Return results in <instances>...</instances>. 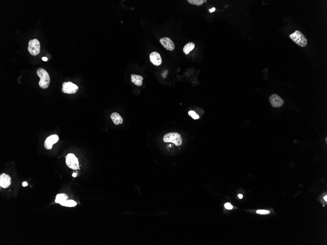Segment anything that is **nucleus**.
Segmentation results:
<instances>
[{
    "label": "nucleus",
    "mask_w": 327,
    "mask_h": 245,
    "mask_svg": "<svg viewBox=\"0 0 327 245\" xmlns=\"http://www.w3.org/2000/svg\"><path fill=\"white\" fill-rule=\"evenodd\" d=\"M36 73L40 78L38 84L40 88L43 89L48 88L50 84V77L47 71L43 68H39Z\"/></svg>",
    "instance_id": "f257e3e1"
},
{
    "label": "nucleus",
    "mask_w": 327,
    "mask_h": 245,
    "mask_svg": "<svg viewBox=\"0 0 327 245\" xmlns=\"http://www.w3.org/2000/svg\"><path fill=\"white\" fill-rule=\"evenodd\" d=\"M163 141L165 143H172L176 146H180L183 143L180 135L176 132L169 133L164 136Z\"/></svg>",
    "instance_id": "f03ea898"
},
{
    "label": "nucleus",
    "mask_w": 327,
    "mask_h": 245,
    "mask_svg": "<svg viewBox=\"0 0 327 245\" xmlns=\"http://www.w3.org/2000/svg\"><path fill=\"white\" fill-rule=\"evenodd\" d=\"M289 37L293 42L297 45H299V46L305 47L308 44V40L306 37L299 30H296L294 32L290 34Z\"/></svg>",
    "instance_id": "7ed1b4c3"
},
{
    "label": "nucleus",
    "mask_w": 327,
    "mask_h": 245,
    "mask_svg": "<svg viewBox=\"0 0 327 245\" xmlns=\"http://www.w3.org/2000/svg\"><path fill=\"white\" fill-rule=\"evenodd\" d=\"M28 49L31 55L33 56L38 55L40 52V42L37 39L30 40L28 42Z\"/></svg>",
    "instance_id": "20e7f679"
},
{
    "label": "nucleus",
    "mask_w": 327,
    "mask_h": 245,
    "mask_svg": "<svg viewBox=\"0 0 327 245\" xmlns=\"http://www.w3.org/2000/svg\"><path fill=\"white\" fill-rule=\"evenodd\" d=\"M66 163L69 168L73 170L79 169V160L75 155L72 153L67 155L66 157Z\"/></svg>",
    "instance_id": "39448f33"
},
{
    "label": "nucleus",
    "mask_w": 327,
    "mask_h": 245,
    "mask_svg": "<svg viewBox=\"0 0 327 245\" xmlns=\"http://www.w3.org/2000/svg\"><path fill=\"white\" fill-rule=\"evenodd\" d=\"M78 90V86L71 82H64L62 84V91L65 94H75L77 92Z\"/></svg>",
    "instance_id": "423d86ee"
},
{
    "label": "nucleus",
    "mask_w": 327,
    "mask_h": 245,
    "mask_svg": "<svg viewBox=\"0 0 327 245\" xmlns=\"http://www.w3.org/2000/svg\"><path fill=\"white\" fill-rule=\"evenodd\" d=\"M270 102L274 108H280L284 104V101L277 94H273L270 97Z\"/></svg>",
    "instance_id": "0eeeda50"
},
{
    "label": "nucleus",
    "mask_w": 327,
    "mask_h": 245,
    "mask_svg": "<svg viewBox=\"0 0 327 245\" xmlns=\"http://www.w3.org/2000/svg\"><path fill=\"white\" fill-rule=\"evenodd\" d=\"M160 42L164 48L168 51H173L175 49L174 44L168 37H163L160 39Z\"/></svg>",
    "instance_id": "6e6552de"
},
{
    "label": "nucleus",
    "mask_w": 327,
    "mask_h": 245,
    "mask_svg": "<svg viewBox=\"0 0 327 245\" xmlns=\"http://www.w3.org/2000/svg\"><path fill=\"white\" fill-rule=\"evenodd\" d=\"M59 140V137L57 135L54 134L48 137L45 141V148L48 150H50L52 148L53 144L56 143Z\"/></svg>",
    "instance_id": "1a4fd4ad"
},
{
    "label": "nucleus",
    "mask_w": 327,
    "mask_h": 245,
    "mask_svg": "<svg viewBox=\"0 0 327 245\" xmlns=\"http://www.w3.org/2000/svg\"><path fill=\"white\" fill-rule=\"evenodd\" d=\"M150 61L154 65L160 66L161 65L162 63L161 56L158 52H153L150 54Z\"/></svg>",
    "instance_id": "9d476101"
},
{
    "label": "nucleus",
    "mask_w": 327,
    "mask_h": 245,
    "mask_svg": "<svg viewBox=\"0 0 327 245\" xmlns=\"http://www.w3.org/2000/svg\"><path fill=\"white\" fill-rule=\"evenodd\" d=\"M11 184V178L9 175L3 173L0 176V186L3 189H6Z\"/></svg>",
    "instance_id": "9b49d317"
},
{
    "label": "nucleus",
    "mask_w": 327,
    "mask_h": 245,
    "mask_svg": "<svg viewBox=\"0 0 327 245\" xmlns=\"http://www.w3.org/2000/svg\"><path fill=\"white\" fill-rule=\"evenodd\" d=\"M131 80L133 83L137 86H142L144 78L142 76L137 74H132L131 75Z\"/></svg>",
    "instance_id": "f8f14e48"
},
{
    "label": "nucleus",
    "mask_w": 327,
    "mask_h": 245,
    "mask_svg": "<svg viewBox=\"0 0 327 245\" xmlns=\"http://www.w3.org/2000/svg\"><path fill=\"white\" fill-rule=\"evenodd\" d=\"M111 119L112 120L114 124L118 125L123 124V119L121 115L117 112L113 113L110 116Z\"/></svg>",
    "instance_id": "ddd939ff"
},
{
    "label": "nucleus",
    "mask_w": 327,
    "mask_h": 245,
    "mask_svg": "<svg viewBox=\"0 0 327 245\" xmlns=\"http://www.w3.org/2000/svg\"><path fill=\"white\" fill-rule=\"evenodd\" d=\"M195 47V44L192 42H189L185 45L183 48V52L185 54H188Z\"/></svg>",
    "instance_id": "4468645a"
},
{
    "label": "nucleus",
    "mask_w": 327,
    "mask_h": 245,
    "mask_svg": "<svg viewBox=\"0 0 327 245\" xmlns=\"http://www.w3.org/2000/svg\"><path fill=\"white\" fill-rule=\"evenodd\" d=\"M68 198V196L65 194H57L56 195V199L55 200V202L56 203H60L67 200Z\"/></svg>",
    "instance_id": "2eb2a0df"
},
{
    "label": "nucleus",
    "mask_w": 327,
    "mask_h": 245,
    "mask_svg": "<svg viewBox=\"0 0 327 245\" xmlns=\"http://www.w3.org/2000/svg\"><path fill=\"white\" fill-rule=\"evenodd\" d=\"M60 205L62 206H65V207H75L76 205H77V203H76L75 201L73 200H66L64 201V202H62L60 203Z\"/></svg>",
    "instance_id": "dca6fc26"
},
{
    "label": "nucleus",
    "mask_w": 327,
    "mask_h": 245,
    "mask_svg": "<svg viewBox=\"0 0 327 245\" xmlns=\"http://www.w3.org/2000/svg\"><path fill=\"white\" fill-rule=\"evenodd\" d=\"M187 2L191 5H195L196 6H200L203 5L204 2L203 0H188Z\"/></svg>",
    "instance_id": "f3484780"
},
{
    "label": "nucleus",
    "mask_w": 327,
    "mask_h": 245,
    "mask_svg": "<svg viewBox=\"0 0 327 245\" xmlns=\"http://www.w3.org/2000/svg\"><path fill=\"white\" fill-rule=\"evenodd\" d=\"M188 114L194 119H197L199 118V116L194 111H189Z\"/></svg>",
    "instance_id": "a211bd4d"
},
{
    "label": "nucleus",
    "mask_w": 327,
    "mask_h": 245,
    "mask_svg": "<svg viewBox=\"0 0 327 245\" xmlns=\"http://www.w3.org/2000/svg\"><path fill=\"white\" fill-rule=\"evenodd\" d=\"M257 214H270V211L265 210H258L257 211Z\"/></svg>",
    "instance_id": "6ab92c4d"
},
{
    "label": "nucleus",
    "mask_w": 327,
    "mask_h": 245,
    "mask_svg": "<svg viewBox=\"0 0 327 245\" xmlns=\"http://www.w3.org/2000/svg\"><path fill=\"white\" fill-rule=\"evenodd\" d=\"M225 208L227 209V210H232L233 208V206L231 205V204L230 203H226L224 205Z\"/></svg>",
    "instance_id": "aec40b11"
},
{
    "label": "nucleus",
    "mask_w": 327,
    "mask_h": 245,
    "mask_svg": "<svg viewBox=\"0 0 327 245\" xmlns=\"http://www.w3.org/2000/svg\"><path fill=\"white\" fill-rule=\"evenodd\" d=\"M28 183H27V182H26V181H24L22 184L23 186L24 187H25L26 186H28Z\"/></svg>",
    "instance_id": "412c9836"
},
{
    "label": "nucleus",
    "mask_w": 327,
    "mask_h": 245,
    "mask_svg": "<svg viewBox=\"0 0 327 245\" xmlns=\"http://www.w3.org/2000/svg\"><path fill=\"white\" fill-rule=\"evenodd\" d=\"M42 60H43V61H45V62H46V61H47L48 60L46 57H42Z\"/></svg>",
    "instance_id": "4be33fe9"
},
{
    "label": "nucleus",
    "mask_w": 327,
    "mask_h": 245,
    "mask_svg": "<svg viewBox=\"0 0 327 245\" xmlns=\"http://www.w3.org/2000/svg\"><path fill=\"white\" fill-rule=\"evenodd\" d=\"M216 11V8H212V9H210V12H213Z\"/></svg>",
    "instance_id": "5701e85b"
},
{
    "label": "nucleus",
    "mask_w": 327,
    "mask_h": 245,
    "mask_svg": "<svg viewBox=\"0 0 327 245\" xmlns=\"http://www.w3.org/2000/svg\"><path fill=\"white\" fill-rule=\"evenodd\" d=\"M77 175V173H73V175H72L73 177H76Z\"/></svg>",
    "instance_id": "b1692460"
},
{
    "label": "nucleus",
    "mask_w": 327,
    "mask_h": 245,
    "mask_svg": "<svg viewBox=\"0 0 327 245\" xmlns=\"http://www.w3.org/2000/svg\"><path fill=\"white\" fill-rule=\"evenodd\" d=\"M238 197L240 199H242L243 197V195L242 194H238Z\"/></svg>",
    "instance_id": "393cba45"
},
{
    "label": "nucleus",
    "mask_w": 327,
    "mask_h": 245,
    "mask_svg": "<svg viewBox=\"0 0 327 245\" xmlns=\"http://www.w3.org/2000/svg\"><path fill=\"white\" fill-rule=\"evenodd\" d=\"M324 199H325V200L326 201H327V196H325V197H324Z\"/></svg>",
    "instance_id": "a878e982"
}]
</instances>
